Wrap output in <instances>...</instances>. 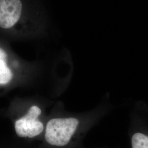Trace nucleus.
Wrapping results in <instances>:
<instances>
[{
    "mask_svg": "<svg viewBox=\"0 0 148 148\" xmlns=\"http://www.w3.org/2000/svg\"><path fill=\"white\" fill-rule=\"evenodd\" d=\"M79 122L73 117L54 118L50 120L45 128V139L49 144L63 147L69 143Z\"/></svg>",
    "mask_w": 148,
    "mask_h": 148,
    "instance_id": "nucleus-1",
    "label": "nucleus"
},
{
    "mask_svg": "<svg viewBox=\"0 0 148 148\" xmlns=\"http://www.w3.org/2000/svg\"><path fill=\"white\" fill-rule=\"evenodd\" d=\"M42 110L37 106L30 108L25 115L17 120L14 124L16 134L21 137L34 138L44 130V125L38 120Z\"/></svg>",
    "mask_w": 148,
    "mask_h": 148,
    "instance_id": "nucleus-2",
    "label": "nucleus"
},
{
    "mask_svg": "<svg viewBox=\"0 0 148 148\" xmlns=\"http://www.w3.org/2000/svg\"><path fill=\"white\" fill-rule=\"evenodd\" d=\"M21 0H0V27L8 29L19 21L21 15Z\"/></svg>",
    "mask_w": 148,
    "mask_h": 148,
    "instance_id": "nucleus-3",
    "label": "nucleus"
},
{
    "mask_svg": "<svg viewBox=\"0 0 148 148\" xmlns=\"http://www.w3.org/2000/svg\"><path fill=\"white\" fill-rule=\"evenodd\" d=\"M7 54L0 48V85L8 84L11 81L13 74L7 64Z\"/></svg>",
    "mask_w": 148,
    "mask_h": 148,
    "instance_id": "nucleus-4",
    "label": "nucleus"
},
{
    "mask_svg": "<svg viewBox=\"0 0 148 148\" xmlns=\"http://www.w3.org/2000/svg\"><path fill=\"white\" fill-rule=\"evenodd\" d=\"M132 148H148V136L140 133H135L132 137Z\"/></svg>",
    "mask_w": 148,
    "mask_h": 148,
    "instance_id": "nucleus-5",
    "label": "nucleus"
}]
</instances>
